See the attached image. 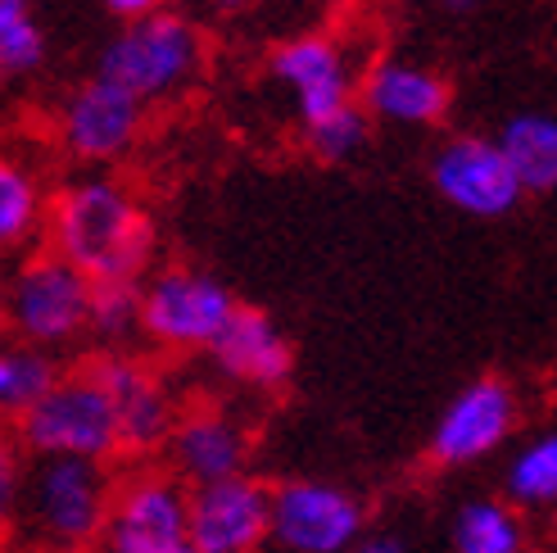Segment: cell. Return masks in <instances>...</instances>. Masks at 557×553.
Here are the masks:
<instances>
[{
    "label": "cell",
    "instance_id": "obj_1",
    "mask_svg": "<svg viewBox=\"0 0 557 553\" xmlns=\"http://www.w3.org/2000/svg\"><path fill=\"white\" fill-rule=\"evenodd\" d=\"M46 241L54 255L82 268L96 286L104 282L141 286V276L150 272L159 250V232L150 213L109 173L73 177L54 191Z\"/></svg>",
    "mask_w": 557,
    "mask_h": 553
},
{
    "label": "cell",
    "instance_id": "obj_2",
    "mask_svg": "<svg viewBox=\"0 0 557 553\" xmlns=\"http://www.w3.org/2000/svg\"><path fill=\"white\" fill-rule=\"evenodd\" d=\"M205 64H209V46L200 27L186 14L159 10L150 19L123 23L119 37L104 41L96 73L119 82L141 105H163L186 96L205 77Z\"/></svg>",
    "mask_w": 557,
    "mask_h": 553
},
{
    "label": "cell",
    "instance_id": "obj_3",
    "mask_svg": "<svg viewBox=\"0 0 557 553\" xmlns=\"http://www.w3.org/2000/svg\"><path fill=\"white\" fill-rule=\"evenodd\" d=\"M109 504H114V490H109L104 463L33 458L23 477L18 521L50 549H87L91 540H104Z\"/></svg>",
    "mask_w": 557,
    "mask_h": 553
},
{
    "label": "cell",
    "instance_id": "obj_4",
    "mask_svg": "<svg viewBox=\"0 0 557 553\" xmlns=\"http://www.w3.org/2000/svg\"><path fill=\"white\" fill-rule=\"evenodd\" d=\"M18 445L33 458H87L104 463L123 450L119 435V413L109 400L104 381L96 368L87 372H64V381L14 422Z\"/></svg>",
    "mask_w": 557,
    "mask_h": 553
},
{
    "label": "cell",
    "instance_id": "obj_5",
    "mask_svg": "<svg viewBox=\"0 0 557 553\" xmlns=\"http://www.w3.org/2000/svg\"><path fill=\"white\" fill-rule=\"evenodd\" d=\"M91 295L96 282L54 250L23 259L5 286V327L10 336L37 349L73 345L82 331H91Z\"/></svg>",
    "mask_w": 557,
    "mask_h": 553
},
{
    "label": "cell",
    "instance_id": "obj_6",
    "mask_svg": "<svg viewBox=\"0 0 557 553\" xmlns=\"http://www.w3.org/2000/svg\"><path fill=\"white\" fill-rule=\"evenodd\" d=\"M240 304L227 282L205 268H159L141 282V336L159 349H213Z\"/></svg>",
    "mask_w": 557,
    "mask_h": 553
},
{
    "label": "cell",
    "instance_id": "obj_7",
    "mask_svg": "<svg viewBox=\"0 0 557 553\" xmlns=\"http://www.w3.org/2000/svg\"><path fill=\"white\" fill-rule=\"evenodd\" d=\"M368 531L363 500L336 481L295 477L272 486V544L286 553H354Z\"/></svg>",
    "mask_w": 557,
    "mask_h": 553
},
{
    "label": "cell",
    "instance_id": "obj_8",
    "mask_svg": "<svg viewBox=\"0 0 557 553\" xmlns=\"http://www.w3.org/2000/svg\"><path fill=\"white\" fill-rule=\"evenodd\" d=\"M146 127V105L127 96L119 82L109 77H87L64 96L60 114H54V136L69 159L87 163V169H104L136 150Z\"/></svg>",
    "mask_w": 557,
    "mask_h": 553
},
{
    "label": "cell",
    "instance_id": "obj_9",
    "mask_svg": "<svg viewBox=\"0 0 557 553\" xmlns=\"http://www.w3.org/2000/svg\"><path fill=\"white\" fill-rule=\"evenodd\" d=\"M268 77L290 96L304 132L336 119L354 105V54L341 37L331 33H299L276 41L268 54Z\"/></svg>",
    "mask_w": 557,
    "mask_h": 553
},
{
    "label": "cell",
    "instance_id": "obj_10",
    "mask_svg": "<svg viewBox=\"0 0 557 553\" xmlns=\"http://www.w3.org/2000/svg\"><path fill=\"white\" fill-rule=\"evenodd\" d=\"M177 544H190V486L159 467L127 477L109 504L104 553H169Z\"/></svg>",
    "mask_w": 557,
    "mask_h": 553
},
{
    "label": "cell",
    "instance_id": "obj_11",
    "mask_svg": "<svg viewBox=\"0 0 557 553\" xmlns=\"http://www.w3.org/2000/svg\"><path fill=\"white\" fill-rule=\"evenodd\" d=\"M517 391L504 377H476L444 404V413L431 427L426 458L435 467H476L490 454H498L517 431Z\"/></svg>",
    "mask_w": 557,
    "mask_h": 553
},
{
    "label": "cell",
    "instance_id": "obj_12",
    "mask_svg": "<svg viewBox=\"0 0 557 553\" xmlns=\"http://www.w3.org/2000/svg\"><path fill=\"white\" fill-rule=\"evenodd\" d=\"M435 196L467 218H508L521 205V182L494 136L462 132L431 155Z\"/></svg>",
    "mask_w": 557,
    "mask_h": 553
},
{
    "label": "cell",
    "instance_id": "obj_13",
    "mask_svg": "<svg viewBox=\"0 0 557 553\" xmlns=\"http://www.w3.org/2000/svg\"><path fill=\"white\" fill-rule=\"evenodd\" d=\"M272 540V486L232 477L190 490V544L200 553H259Z\"/></svg>",
    "mask_w": 557,
    "mask_h": 553
},
{
    "label": "cell",
    "instance_id": "obj_14",
    "mask_svg": "<svg viewBox=\"0 0 557 553\" xmlns=\"http://www.w3.org/2000/svg\"><path fill=\"white\" fill-rule=\"evenodd\" d=\"M91 368L104 381L109 400H114L123 450L127 454L169 450L182 413H177V404L169 395V385H163V377L154 368H146L141 358H132V354H104V358H96Z\"/></svg>",
    "mask_w": 557,
    "mask_h": 553
},
{
    "label": "cell",
    "instance_id": "obj_15",
    "mask_svg": "<svg viewBox=\"0 0 557 553\" xmlns=\"http://www.w3.org/2000/svg\"><path fill=\"white\" fill-rule=\"evenodd\" d=\"M358 100L376 123L389 127H431L449 114L454 87L449 77L417 60H372L358 77Z\"/></svg>",
    "mask_w": 557,
    "mask_h": 553
},
{
    "label": "cell",
    "instance_id": "obj_16",
    "mask_svg": "<svg viewBox=\"0 0 557 553\" xmlns=\"http://www.w3.org/2000/svg\"><path fill=\"white\" fill-rule=\"evenodd\" d=\"M163 454H169V463H173V477H182L190 490H200V486L245 477L249 435L232 413L190 408V413H182V422H177V431H173Z\"/></svg>",
    "mask_w": 557,
    "mask_h": 553
},
{
    "label": "cell",
    "instance_id": "obj_17",
    "mask_svg": "<svg viewBox=\"0 0 557 553\" xmlns=\"http://www.w3.org/2000/svg\"><path fill=\"white\" fill-rule=\"evenodd\" d=\"M209 354L222 377L249 385V391H276L295 372V349L286 341V331L276 327L272 314L249 309V304H240V314L232 318V327L222 331Z\"/></svg>",
    "mask_w": 557,
    "mask_h": 553
},
{
    "label": "cell",
    "instance_id": "obj_18",
    "mask_svg": "<svg viewBox=\"0 0 557 553\" xmlns=\"http://www.w3.org/2000/svg\"><path fill=\"white\" fill-rule=\"evenodd\" d=\"M494 142L504 146L525 196H548V191H557V114L521 109V114H512L494 132Z\"/></svg>",
    "mask_w": 557,
    "mask_h": 553
},
{
    "label": "cell",
    "instance_id": "obj_19",
    "mask_svg": "<svg viewBox=\"0 0 557 553\" xmlns=\"http://www.w3.org/2000/svg\"><path fill=\"white\" fill-rule=\"evenodd\" d=\"M454 553H525L531 531H525V513L512 508L504 494H481V500H462L449 521Z\"/></svg>",
    "mask_w": 557,
    "mask_h": 553
},
{
    "label": "cell",
    "instance_id": "obj_20",
    "mask_svg": "<svg viewBox=\"0 0 557 553\" xmlns=\"http://www.w3.org/2000/svg\"><path fill=\"white\" fill-rule=\"evenodd\" d=\"M504 500L521 513L557 508V427L521 440L504 467Z\"/></svg>",
    "mask_w": 557,
    "mask_h": 553
},
{
    "label": "cell",
    "instance_id": "obj_21",
    "mask_svg": "<svg viewBox=\"0 0 557 553\" xmlns=\"http://www.w3.org/2000/svg\"><path fill=\"white\" fill-rule=\"evenodd\" d=\"M60 381H64V372L50 349L23 345V341H10L0 349V413H5V418L18 422L23 413H33Z\"/></svg>",
    "mask_w": 557,
    "mask_h": 553
},
{
    "label": "cell",
    "instance_id": "obj_22",
    "mask_svg": "<svg viewBox=\"0 0 557 553\" xmlns=\"http://www.w3.org/2000/svg\"><path fill=\"white\" fill-rule=\"evenodd\" d=\"M46 200H41V182L27 169L23 159H5L0 163V245H27L41 228H46Z\"/></svg>",
    "mask_w": 557,
    "mask_h": 553
},
{
    "label": "cell",
    "instance_id": "obj_23",
    "mask_svg": "<svg viewBox=\"0 0 557 553\" xmlns=\"http://www.w3.org/2000/svg\"><path fill=\"white\" fill-rule=\"evenodd\" d=\"M46 64V33L33 5H0V69L10 77H33Z\"/></svg>",
    "mask_w": 557,
    "mask_h": 553
},
{
    "label": "cell",
    "instance_id": "obj_24",
    "mask_svg": "<svg viewBox=\"0 0 557 553\" xmlns=\"http://www.w3.org/2000/svg\"><path fill=\"white\" fill-rule=\"evenodd\" d=\"M132 331H141V286L104 282L91 295V336L104 345H123Z\"/></svg>",
    "mask_w": 557,
    "mask_h": 553
},
{
    "label": "cell",
    "instance_id": "obj_25",
    "mask_svg": "<svg viewBox=\"0 0 557 553\" xmlns=\"http://www.w3.org/2000/svg\"><path fill=\"white\" fill-rule=\"evenodd\" d=\"M368 132H372V114L363 109V100H354L349 109H341L336 119L309 127V150L326 163H345L368 146Z\"/></svg>",
    "mask_w": 557,
    "mask_h": 553
},
{
    "label": "cell",
    "instance_id": "obj_26",
    "mask_svg": "<svg viewBox=\"0 0 557 553\" xmlns=\"http://www.w3.org/2000/svg\"><path fill=\"white\" fill-rule=\"evenodd\" d=\"M354 553H408V540L399 531H385V527H372L363 540L354 544Z\"/></svg>",
    "mask_w": 557,
    "mask_h": 553
},
{
    "label": "cell",
    "instance_id": "obj_27",
    "mask_svg": "<svg viewBox=\"0 0 557 553\" xmlns=\"http://www.w3.org/2000/svg\"><path fill=\"white\" fill-rule=\"evenodd\" d=\"M100 5L114 14V19H123V23H136V19L159 14V10H163V0H100Z\"/></svg>",
    "mask_w": 557,
    "mask_h": 553
},
{
    "label": "cell",
    "instance_id": "obj_28",
    "mask_svg": "<svg viewBox=\"0 0 557 553\" xmlns=\"http://www.w3.org/2000/svg\"><path fill=\"white\" fill-rule=\"evenodd\" d=\"M209 19H240V14H255L263 0H195Z\"/></svg>",
    "mask_w": 557,
    "mask_h": 553
},
{
    "label": "cell",
    "instance_id": "obj_29",
    "mask_svg": "<svg viewBox=\"0 0 557 553\" xmlns=\"http://www.w3.org/2000/svg\"><path fill=\"white\" fill-rule=\"evenodd\" d=\"M440 5H444V10H449V14H471V10H476V5H481V0H440Z\"/></svg>",
    "mask_w": 557,
    "mask_h": 553
},
{
    "label": "cell",
    "instance_id": "obj_30",
    "mask_svg": "<svg viewBox=\"0 0 557 553\" xmlns=\"http://www.w3.org/2000/svg\"><path fill=\"white\" fill-rule=\"evenodd\" d=\"M169 553H200V549H195V544H177V549H169Z\"/></svg>",
    "mask_w": 557,
    "mask_h": 553
},
{
    "label": "cell",
    "instance_id": "obj_31",
    "mask_svg": "<svg viewBox=\"0 0 557 553\" xmlns=\"http://www.w3.org/2000/svg\"><path fill=\"white\" fill-rule=\"evenodd\" d=\"M0 5H33V0H0Z\"/></svg>",
    "mask_w": 557,
    "mask_h": 553
},
{
    "label": "cell",
    "instance_id": "obj_32",
    "mask_svg": "<svg viewBox=\"0 0 557 553\" xmlns=\"http://www.w3.org/2000/svg\"><path fill=\"white\" fill-rule=\"evenodd\" d=\"M331 5H349V0H331Z\"/></svg>",
    "mask_w": 557,
    "mask_h": 553
}]
</instances>
